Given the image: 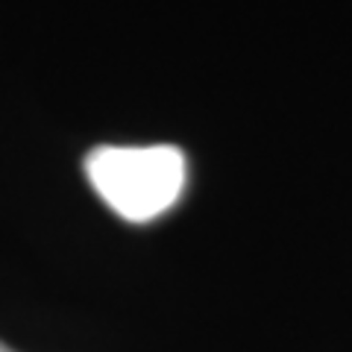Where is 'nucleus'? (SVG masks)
I'll use <instances>...</instances> for the list:
<instances>
[{
  "instance_id": "f257e3e1",
  "label": "nucleus",
  "mask_w": 352,
  "mask_h": 352,
  "mask_svg": "<svg viewBox=\"0 0 352 352\" xmlns=\"http://www.w3.org/2000/svg\"><path fill=\"white\" fill-rule=\"evenodd\" d=\"M85 176L115 214L147 223L182 197L185 156L170 144L97 147L85 159Z\"/></svg>"
},
{
  "instance_id": "f03ea898",
  "label": "nucleus",
  "mask_w": 352,
  "mask_h": 352,
  "mask_svg": "<svg viewBox=\"0 0 352 352\" xmlns=\"http://www.w3.org/2000/svg\"><path fill=\"white\" fill-rule=\"evenodd\" d=\"M0 352H15V349H9V346L3 344V340H0Z\"/></svg>"
}]
</instances>
